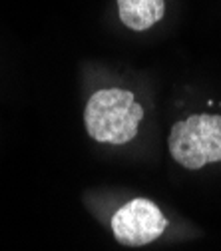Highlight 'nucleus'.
Instances as JSON below:
<instances>
[{"instance_id":"obj_1","label":"nucleus","mask_w":221,"mask_h":251,"mask_svg":"<svg viewBox=\"0 0 221 251\" xmlns=\"http://www.w3.org/2000/svg\"><path fill=\"white\" fill-rule=\"evenodd\" d=\"M144 108L134 94L120 88L100 90L88 100L84 110L86 132L94 142L122 146L138 136Z\"/></svg>"},{"instance_id":"obj_2","label":"nucleus","mask_w":221,"mask_h":251,"mask_svg":"<svg viewBox=\"0 0 221 251\" xmlns=\"http://www.w3.org/2000/svg\"><path fill=\"white\" fill-rule=\"evenodd\" d=\"M168 148L173 162L185 170L221 162V116L196 114L173 124Z\"/></svg>"},{"instance_id":"obj_3","label":"nucleus","mask_w":221,"mask_h":251,"mask_svg":"<svg viewBox=\"0 0 221 251\" xmlns=\"http://www.w3.org/2000/svg\"><path fill=\"white\" fill-rule=\"evenodd\" d=\"M168 227V219L147 198H136L122 205L112 217V231L118 243L125 247H142L157 237Z\"/></svg>"},{"instance_id":"obj_4","label":"nucleus","mask_w":221,"mask_h":251,"mask_svg":"<svg viewBox=\"0 0 221 251\" xmlns=\"http://www.w3.org/2000/svg\"><path fill=\"white\" fill-rule=\"evenodd\" d=\"M118 12L123 26L136 32L149 30L166 14L164 0H118Z\"/></svg>"}]
</instances>
